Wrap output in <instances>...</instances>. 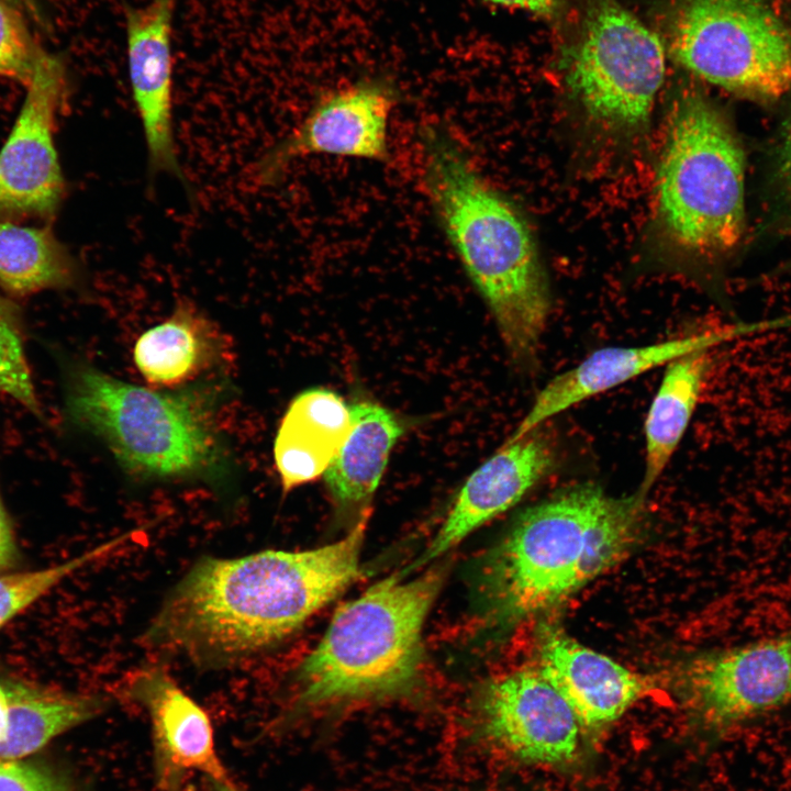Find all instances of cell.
<instances>
[{
  "label": "cell",
  "instance_id": "1",
  "mask_svg": "<svg viewBox=\"0 0 791 791\" xmlns=\"http://www.w3.org/2000/svg\"><path fill=\"white\" fill-rule=\"evenodd\" d=\"M367 520L317 548L201 558L168 592L142 640L210 669L274 646L359 578Z\"/></svg>",
  "mask_w": 791,
  "mask_h": 791
},
{
  "label": "cell",
  "instance_id": "2",
  "mask_svg": "<svg viewBox=\"0 0 791 791\" xmlns=\"http://www.w3.org/2000/svg\"><path fill=\"white\" fill-rule=\"evenodd\" d=\"M420 145L423 191L441 230L489 307L512 357L530 363L552 300L525 219L445 126H424Z\"/></svg>",
  "mask_w": 791,
  "mask_h": 791
},
{
  "label": "cell",
  "instance_id": "3",
  "mask_svg": "<svg viewBox=\"0 0 791 791\" xmlns=\"http://www.w3.org/2000/svg\"><path fill=\"white\" fill-rule=\"evenodd\" d=\"M644 498L584 483L526 509L486 562L494 615L510 622L548 610L619 562L638 536Z\"/></svg>",
  "mask_w": 791,
  "mask_h": 791
},
{
  "label": "cell",
  "instance_id": "4",
  "mask_svg": "<svg viewBox=\"0 0 791 791\" xmlns=\"http://www.w3.org/2000/svg\"><path fill=\"white\" fill-rule=\"evenodd\" d=\"M399 573L342 604L298 672L303 706L394 698L415 687L422 632L444 581L439 567L412 580Z\"/></svg>",
  "mask_w": 791,
  "mask_h": 791
},
{
  "label": "cell",
  "instance_id": "5",
  "mask_svg": "<svg viewBox=\"0 0 791 791\" xmlns=\"http://www.w3.org/2000/svg\"><path fill=\"white\" fill-rule=\"evenodd\" d=\"M65 399L70 420L103 441L135 477L222 476L226 464L212 403L197 391H157L77 363L68 369Z\"/></svg>",
  "mask_w": 791,
  "mask_h": 791
},
{
  "label": "cell",
  "instance_id": "6",
  "mask_svg": "<svg viewBox=\"0 0 791 791\" xmlns=\"http://www.w3.org/2000/svg\"><path fill=\"white\" fill-rule=\"evenodd\" d=\"M671 114L657 183L659 229L687 256L714 259L744 234L743 149L720 110L695 90L681 93Z\"/></svg>",
  "mask_w": 791,
  "mask_h": 791
},
{
  "label": "cell",
  "instance_id": "7",
  "mask_svg": "<svg viewBox=\"0 0 791 791\" xmlns=\"http://www.w3.org/2000/svg\"><path fill=\"white\" fill-rule=\"evenodd\" d=\"M664 44L695 76L740 97L791 90V27L764 0H673Z\"/></svg>",
  "mask_w": 791,
  "mask_h": 791
},
{
  "label": "cell",
  "instance_id": "8",
  "mask_svg": "<svg viewBox=\"0 0 791 791\" xmlns=\"http://www.w3.org/2000/svg\"><path fill=\"white\" fill-rule=\"evenodd\" d=\"M665 53L661 38L616 0H589L567 55L566 81L592 121L634 132L650 116Z\"/></svg>",
  "mask_w": 791,
  "mask_h": 791
},
{
  "label": "cell",
  "instance_id": "9",
  "mask_svg": "<svg viewBox=\"0 0 791 791\" xmlns=\"http://www.w3.org/2000/svg\"><path fill=\"white\" fill-rule=\"evenodd\" d=\"M682 692L709 727L728 729L791 702V630L703 651L680 672Z\"/></svg>",
  "mask_w": 791,
  "mask_h": 791
},
{
  "label": "cell",
  "instance_id": "10",
  "mask_svg": "<svg viewBox=\"0 0 791 791\" xmlns=\"http://www.w3.org/2000/svg\"><path fill=\"white\" fill-rule=\"evenodd\" d=\"M394 88L374 79L321 96L304 119L268 149L257 164L261 183L281 179L289 165L311 155L383 161L389 157V123Z\"/></svg>",
  "mask_w": 791,
  "mask_h": 791
},
{
  "label": "cell",
  "instance_id": "11",
  "mask_svg": "<svg viewBox=\"0 0 791 791\" xmlns=\"http://www.w3.org/2000/svg\"><path fill=\"white\" fill-rule=\"evenodd\" d=\"M15 124L0 151V214L47 216L57 209L64 179L54 144L66 92L63 63L43 53Z\"/></svg>",
  "mask_w": 791,
  "mask_h": 791
},
{
  "label": "cell",
  "instance_id": "12",
  "mask_svg": "<svg viewBox=\"0 0 791 791\" xmlns=\"http://www.w3.org/2000/svg\"><path fill=\"white\" fill-rule=\"evenodd\" d=\"M480 710L484 734L521 760L561 765L577 755L580 724L538 669L517 670L491 682Z\"/></svg>",
  "mask_w": 791,
  "mask_h": 791
},
{
  "label": "cell",
  "instance_id": "13",
  "mask_svg": "<svg viewBox=\"0 0 791 791\" xmlns=\"http://www.w3.org/2000/svg\"><path fill=\"white\" fill-rule=\"evenodd\" d=\"M775 326H781V320L756 324H729L655 344L594 350L575 367L554 377L536 394L527 413L506 441L519 439L577 403L609 391L654 368L668 365L690 352L713 348L742 335Z\"/></svg>",
  "mask_w": 791,
  "mask_h": 791
},
{
  "label": "cell",
  "instance_id": "14",
  "mask_svg": "<svg viewBox=\"0 0 791 791\" xmlns=\"http://www.w3.org/2000/svg\"><path fill=\"white\" fill-rule=\"evenodd\" d=\"M127 693L148 713L160 791H182L196 773L209 782L232 781L216 753L208 714L164 669L136 672Z\"/></svg>",
  "mask_w": 791,
  "mask_h": 791
},
{
  "label": "cell",
  "instance_id": "15",
  "mask_svg": "<svg viewBox=\"0 0 791 791\" xmlns=\"http://www.w3.org/2000/svg\"><path fill=\"white\" fill-rule=\"evenodd\" d=\"M554 447L537 430L505 441L461 486L441 528L424 552L400 573L433 561L475 530L516 504L553 467Z\"/></svg>",
  "mask_w": 791,
  "mask_h": 791
},
{
  "label": "cell",
  "instance_id": "16",
  "mask_svg": "<svg viewBox=\"0 0 791 791\" xmlns=\"http://www.w3.org/2000/svg\"><path fill=\"white\" fill-rule=\"evenodd\" d=\"M177 0H152L126 12V52L133 99L142 120L149 170L186 181L171 116V22Z\"/></svg>",
  "mask_w": 791,
  "mask_h": 791
},
{
  "label": "cell",
  "instance_id": "17",
  "mask_svg": "<svg viewBox=\"0 0 791 791\" xmlns=\"http://www.w3.org/2000/svg\"><path fill=\"white\" fill-rule=\"evenodd\" d=\"M539 642L537 669L565 699L581 727L595 731L610 725L651 688L645 676L560 628H545Z\"/></svg>",
  "mask_w": 791,
  "mask_h": 791
},
{
  "label": "cell",
  "instance_id": "18",
  "mask_svg": "<svg viewBox=\"0 0 791 791\" xmlns=\"http://www.w3.org/2000/svg\"><path fill=\"white\" fill-rule=\"evenodd\" d=\"M350 424V405L333 390L310 388L291 400L274 442L283 492L324 476Z\"/></svg>",
  "mask_w": 791,
  "mask_h": 791
},
{
  "label": "cell",
  "instance_id": "19",
  "mask_svg": "<svg viewBox=\"0 0 791 791\" xmlns=\"http://www.w3.org/2000/svg\"><path fill=\"white\" fill-rule=\"evenodd\" d=\"M224 342L218 327L190 302H179L164 322L135 343L134 363L152 386H181L220 363Z\"/></svg>",
  "mask_w": 791,
  "mask_h": 791
},
{
  "label": "cell",
  "instance_id": "20",
  "mask_svg": "<svg viewBox=\"0 0 791 791\" xmlns=\"http://www.w3.org/2000/svg\"><path fill=\"white\" fill-rule=\"evenodd\" d=\"M350 414L349 432L323 477L338 509L367 511L404 428L391 411L374 402L350 404Z\"/></svg>",
  "mask_w": 791,
  "mask_h": 791
},
{
  "label": "cell",
  "instance_id": "21",
  "mask_svg": "<svg viewBox=\"0 0 791 791\" xmlns=\"http://www.w3.org/2000/svg\"><path fill=\"white\" fill-rule=\"evenodd\" d=\"M711 348L682 355L667 366L645 420L644 495L670 461L690 423L711 366Z\"/></svg>",
  "mask_w": 791,
  "mask_h": 791
},
{
  "label": "cell",
  "instance_id": "22",
  "mask_svg": "<svg viewBox=\"0 0 791 791\" xmlns=\"http://www.w3.org/2000/svg\"><path fill=\"white\" fill-rule=\"evenodd\" d=\"M4 686L9 726L0 744V759L20 760L103 710V700L96 695L23 681H9Z\"/></svg>",
  "mask_w": 791,
  "mask_h": 791
},
{
  "label": "cell",
  "instance_id": "23",
  "mask_svg": "<svg viewBox=\"0 0 791 791\" xmlns=\"http://www.w3.org/2000/svg\"><path fill=\"white\" fill-rule=\"evenodd\" d=\"M77 268L47 229L0 223V285L15 294L71 287Z\"/></svg>",
  "mask_w": 791,
  "mask_h": 791
},
{
  "label": "cell",
  "instance_id": "24",
  "mask_svg": "<svg viewBox=\"0 0 791 791\" xmlns=\"http://www.w3.org/2000/svg\"><path fill=\"white\" fill-rule=\"evenodd\" d=\"M131 531L67 561L45 568L0 576V630L78 569L112 553L130 541Z\"/></svg>",
  "mask_w": 791,
  "mask_h": 791
},
{
  "label": "cell",
  "instance_id": "25",
  "mask_svg": "<svg viewBox=\"0 0 791 791\" xmlns=\"http://www.w3.org/2000/svg\"><path fill=\"white\" fill-rule=\"evenodd\" d=\"M0 396L10 398L35 416L43 414L23 333L15 309L0 297Z\"/></svg>",
  "mask_w": 791,
  "mask_h": 791
},
{
  "label": "cell",
  "instance_id": "26",
  "mask_svg": "<svg viewBox=\"0 0 791 791\" xmlns=\"http://www.w3.org/2000/svg\"><path fill=\"white\" fill-rule=\"evenodd\" d=\"M42 54L20 13L0 0V76L27 86Z\"/></svg>",
  "mask_w": 791,
  "mask_h": 791
},
{
  "label": "cell",
  "instance_id": "27",
  "mask_svg": "<svg viewBox=\"0 0 791 791\" xmlns=\"http://www.w3.org/2000/svg\"><path fill=\"white\" fill-rule=\"evenodd\" d=\"M0 791H71L56 773L43 766L0 759Z\"/></svg>",
  "mask_w": 791,
  "mask_h": 791
},
{
  "label": "cell",
  "instance_id": "28",
  "mask_svg": "<svg viewBox=\"0 0 791 791\" xmlns=\"http://www.w3.org/2000/svg\"><path fill=\"white\" fill-rule=\"evenodd\" d=\"M15 557V536L0 493V569L9 567Z\"/></svg>",
  "mask_w": 791,
  "mask_h": 791
},
{
  "label": "cell",
  "instance_id": "29",
  "mask_svg": "<svg viewBox=\"0 0 791 791\" xmlns=\"http://www.w3.org/2000/svg\"><path fill=\"white\" fill-rule=\"evenodd\" d=\"M493 4L520 8L539 15H552L557 10L559 0H487Z\"/></svg>",
  "mask_w": 791,
  "mask_h": 791
},
{
  "label": "cell",
  "instance_id": "30",
  "mask_svg": "<svg viewBox=\"0 0 791 791\" xmlns=\"http://www.w3.org/2000/svg\"><path fill=\"white\" fill-rule=\"evenodd\" d=\"M779 176L791 189V121L786 130L779 157Z\"/></svg>",
  "mask_w": 791,
  "mask_h": 791
},
{
  "label": "cell",
  "instance_id": "31",
  "mask_svg": "<svg viewBox=\"0 0 791 791\" xmlns=\"http://www.w3.org/2000/svg\"><path fill=\"white\" fill-rule=\"evenodd\" d=\"M9 726V699L4 684L0 682V744L4 740Z\"/></svg>",
  "mask_w": 791,
  "mask_h": 791
},
{
  "label": "cell",
  "instance_id": "32",
  "mask_svg": "<svg viewBox=\"0 0 791 791\" xmlns=\"http://www.w3.org/2000/svg\"><path fill=\"white\" fill-rule=\"evenodd\" d=\"M214 791H243L232 781L227 782H210Z\"/></svg>",
  "mask_w": 791,
  "mask_h": 791
}]
</instances>
